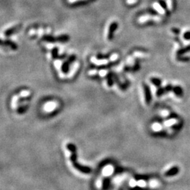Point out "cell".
<instances>
[{
    "label": "cell",
    "mask_w": 190,
    "mask_h": 190,
    "mask_svg": "<svg viewBox=\"0 0 190 190\" xmlns=\"http://www.w3.org/2000/svg\"><path fill=\"white\" fill-rule=\"evenodd\" d=\"M59 107V104L56 102L50 101L45 103L43 106V110L47 113H52Z\"/></svg>",
    "instance_id": "obj_1"
},
{
    "label": "cell",
    "mask_w": 190,
    "mask_h": 190,
    "mask_svg": "<svg viewBox=\"0 0 190 190\" xmlns=\"http://www.w3.org/2000/svg\"><path fill=\"white\" fill-rule=\"evenodd\" d=\"M161 18L159 16H150V15H145V16H141L139 18L138 23H144L149 21H160Z\"/></svg>",
    "instance_id": "obj_2"
},
{
    "label": "cell",
    "mask_w": 190,
    "mask_h": 190,
    "mask_svg": "<svg viewBox=\"0 0 190 190\" xmlns=\"http://www.w3.org/2000/svg\"><path fill=\"white\" fill-rule=\"evenodd\" d=\"M117 27H118V24L116 23V22L112 23H111V25H110L109 30H108V39H112L113 33H114L115 30H116V29L117 28Z\"/></svg>",
    "instance_id": "obj_3"
},
{
    "label": "cell",
    "mask_w": 190,
    "mask_h": 190,
    "mask_svg": "<svg viewBox=\"0 0 190 190\" xmlns=\"http://www.w3.org/2000/svg\"><path fill=\"white\" fill-rule=\"evenodd\" d=\"M91 61L97 66L106 65V64H107L108 63V61L107 60V59H97L95 57H92Z\"/></svg>",
    "instance_id": "obj_4"
},
{
    "label": "cell",
    "mask_w": 190,
    "mask_h": 190,
    "mask_svg": "<svg viewBox=\"0 0 190 190\" xmlns=\"http://www.w3.org/2000/svg\"><path fill=\"white\" fill-rule=\"evenodd\" d=\"M78 66H79V64H78V62H76V64H74V66H73V68H72L71 70L70 71V73H68V75H67V78H71L73 76H74V74L76 73V72L77 71V70L78 68Z\"/></svg>",
    "instance_id": "obj_5"
},
{
    "label": "cell",
    "mask_w": 190,
    "mask_h": 190,
    "mask_svg": "<svg viewBox=\"0 0 190 190\" xmlns=\"http://www.w3.org/2000/svg\"><path fill=\"white\" fill-rule=\"evenodd\" d=\"M154 7L159 13H161V14H165V10L162 8L161 6L159 3H154Z\"/></svg>",
    "instance_id": "obj_6"
},
{
    "label": "cell",
    "mask_w": 190,
    "mask_h": 190,
    "mask_svg": "<svg viewBox=\"0 0 190 190\" xmlns=\"http://www.w3.org/2000/svg\"><path fill=\"white\" fill-rule=\"evenodd\" d=\"M176 123H177V119H174V118L171 119V120H168L164 122V125L167 127L172 126L173 125H175Z\"/></svg>",
    "instance_id": "obj_7"
},
{
    "label": "cell",
    "mask_w": 190,
    "mask_h": 190,
    "mask_svg": "<svg viewBox=\"0 0 190 190\" xmlns=\"http://www.w3.org/2000/svg\"><path fill=\"white\" fill-rule=\"evenodd\" d=\"M151 128H152L153 130L155 132H159L163 129V127H162V125H161L160 123H158V122H155V123L153 124L152 126H151Z\"/></svg>",
    "instance_id": "obj_8"
},
{
    "label": "cell",
    "mask_w": 190,
    "mask_h": 190,
    "mask_svg": "<svg viewBox=\"0 0 190 190\" xmlns=\"http://www.w3.org/2000/svg\"><path fill=\"white\" fill-rule=\"evenodd\" d=\"M18 100V96H17V95L13 96V99H12L11 100V106L13 109H16V106H17Z\"/></svg>",
    "instance_id": "obj_9"
},
{
    "label": "cell",
    "mask_w": 190,
    "mask_h": 190,
    "mask_svg": "<svg viewBox=\"0 0 190 190\" xmlns=\"http://www.w3.org/2000/svg\"><path fill=\"white\" fill-rule=\"evenodd\" d=\"M133 56L137 58H145L146 56H147V54L143 53V52H134V53H133Z\"/></svg>",
    "instance_id": "obj_10"
},
{
    "label": "cell",
    "mask_w": 190,
    "mask_h": 190,
    "mask_svg": "<svg viewBox=\"0 0 190 190\" xmlns=\"http://www.w3.org/2000/svg\"><path fill=\"white\" fill-rule=\"evenodd\" d=\"M30 95V92L29 90H22V91L20 92L19 96L21 97H27Z\"/></svg>",
    "instance_id": "obj_11"
},
{
    "label": "cell",
    "mask_w": 190,
    "mask_h": 190,
    "mask_svg": "<svg viewBox=\"0 0 190 190\" xmlns=\"http://www.w3.org/2000/svg\"><path fill=\"white\" fill-rule=\"evenodd\" d=\"M44 39L45 41H47V42H56V41H57V40H56V38L53 37H52V36H44Z\"/></svg>",
    "instance_id": "obj_12"
},
{
    "label": "cell",
    "mask_w": 190,
    "mask_h": 190,
    "mask_svg": "<svg viewBox=\"0 0 190 190\" xmlns=\"http://www.w3.org/2000/svg\"><path fill=\"white\" fill-rule=\"evenodd\" d=\"M54 66L58 70H61L62 63H61V61L60 60H56L54 61Z\"/></svg>",
    "instance_id": "obj_13"
},
{
    "label": "cell",
    "mask_w": 190,
    "mask_h": 190,
    "mask_svg": "<svg viewBox=\"0 0 190 190\" xmlns=\"http://www.w3.org/2000/svg\"><path fill=\"white\" fill-rule=\"evenodd\" d=\"M68 39V36L67 35H61V36L56 37V40L57 41H66Z\"/></svg>",
    "instance_id": "obj_14"
},
{
    "label": "cell",
    "mask_w": 190,
    "mask_h": 190,
    "mask_svg": "<svg viewBox=\"0 0 190 190\" xmlns=\"http://www.w3.org/2000/svg\"><path fill=\"white\" fill-rule=\"evenodd\" d=\"M118 58V55L117 54H113L111 56L109 57V60L111 61H115L116 60H117Z\"/></svg>",
    "instance_id": "obj_15"
},
{
    "label": "cell",
    "mask_w": 190,
    "mask_h": 190,
    "mask_svg": "<svg viewBox=\"0 0 190 190\" xmlns=\"http://www.w3.org/2000/svg\"><path fill=\"white\" fill-rule=\"evenodd\" d=\"M108 74V70H101L99 71V75L101 77H104Z\"/></svg>",
    "instance_id": "obj_16"
},
{
    "label": "cell",
    "mask_w": 190,
    "mask_h": 190,
    "mask_svg": "<svg viewBox=\"0 0 190 190\" xmlns=\"http://www.w3.org/2000/svg\"><path fill=\"white\" fill-rule=\"evenodd\" d=\"M16 27H13V28L9 29V30H7V31L5 32V34L7 35H9L10 34H11V33H13V32H14L15 29H16Z\"/></svg>",
    "instance_id": "obj_17"
},
{
    "label": "cell",
    "mask_w": 190,
    "mask_h": 190,
    "mask_svg": "<svg viewBox=\"0 0 190 190\" xmlns=\"http://www.w3.org/2000/svg\"><path fill=\"white\" fill-rule=\"evenodd\" d=\"M127 63H128V64H129L130 66H132V65H134V59H133V58L130 57L128 59V61H127Z\"/></svg>",
    "instance_id": "obj_18"
},
{
    "label": "cell",
    "mask_w": 190,
    "mask_h": 190,
    "mask_svg": "<svg viewBox=\"0 0 190 190\" xmlns=\"http://www.w3.org/2000/svg\"><path fill=\"white\" fill-rule=\"evenodd\" d=\"M97 73H99V72H98L96 70H92L88 72V74L89 76H95Z\"/></svg>",
    "instance_id": "obj_19"
},
{
    "label": "cell",
    "mask_w": 190,
    "mask_h": 190,
    "mask_svg": "<svg viewBox=\"0 0 190 190\" xmlns=\"http://www.w3.org/2000/svg\"><path fill=\"white\" fill-rule=\"evenodd\" d=\"M161 115L163 117H166V116H168L169 114V112H168V111H166V110H164V111H161Z\"/></svg>",
    "instance_id": "obj_20"
},
{
    "label": "cell",
    "mask_w": 190,
    "mask_h": 190,
    "mask_svg": "<svg viewBox=\"0 0 190 190\" xmlns=\"http://www.w3.org/2000/svg\"><path fill=\"white\" fill-rule=\"evenodd\" d=\"M137 2V0H126V3L128 4H130V5L134 4Z\"/></svg>",
    "instance_id": "obj_21"
},
{
    "label": "cell",
    "mask_w": 190,
    "mask_h": 190,
    "mask_svg": "<svg viewBox=\"0 0 190 190\" xmlns=\"http://www.w3.org/2000/svg\"><path fill=\"white\" fill-rule=\"evenodd\" d=\"M108 185H109V180H104V189H106V188L108 186Z\"/></svg>",
    "instance_id": "obj_22"
},
{
    "label": "cell",
    "mask_w": 190,
    "mask_h": 190,
    "mask_svg": "<svg viewBox=\"0 0 190 190\" xmlns=\"http://www.w3.org/2000/svg\"><path fill=\"white\" fill-rule=\"evenodd\" d=\"M167 4H168V9L171 10V9H172V1H171V0H168V1H167Z\"/></svg>",
    "instance_id": "obj_23"
},
{
    "label": "cell",
    "mask_w": 190,
    "mask_h": 190,
    "mask_svg": "<svg viewBox=\"0 0 190 190\" xmlns=\"http://www.w3.org/2000/svg\"><path fill=\"white\" fill-rule=\"evenodd\" d=\"M52 56H53V57L56 58V56H57V50L56 49H54V50H53V52H52Z\"/></svg>",
    "instance_id": "obj_24"
},
{
    "label": "cell",
    "mask_w": 190,
    "mask_h": 190,
    "mask_svg": "<svg viewBox=\"0 0 190 190\" xmlns=\"http://www.w3.org/2000/svg\"><path fill=\"white\" fill-rule=\"evenodd\" d=\"M43 33H44L43 29H42V28L39 29V30H38V35H39V36H41V35H42Z\"/></svg>",
    "instance_id": "obj_25"
},
{
    "label": "cell",
    "mask_w": 190,
    "mask_h": 190,
    "mask_svg": "<svg viewBox=\"0 0 190 190\" xmlns=\"http://www.w3.org/2000/svg\"><path fill=\"white\" fill-rule=\"evenodd\" d=\"M151 81H152L154 84H156V85H159V84L160 83V81H159V80H157V79H152V80Z\"/></svg>",
    "instance_id": "obj_26"
},
{
    "label": "cell",
    "mask_w": 190,
    "mask_h": 190,
    "mask_svg": "<svg viewBox=\"0 0 190 190\" xmlns=\"http://www.w3.org/2000/svg\"><path fill=\"white\" fill-rule=\"evenodd\" d=\"M108 85H110V86H111V85L113 84V80L111 79V77H110V76H109V77H108Z\"/></svg>",
    "instance_id": "obj_27"
},
{
    "label": "cell",
    "mask_w": 190,
    "mask_h": 190,
    "mask_svg": "<svg viewBox=\"0 0 190 190\" xmlns=\"http://www.w3.org/2000/svg\"><path fill=\"white\" fill-rule=\"evenodd\" d=\"M68 1L69 3H73V2H76L77 1H80V0H68Z\"/></svg>",
    "instance_id": "obj_28"
}]
</instances>
